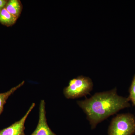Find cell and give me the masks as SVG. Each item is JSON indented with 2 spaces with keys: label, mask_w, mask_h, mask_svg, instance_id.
I'll list each match as a JSON object with an SVG mask.
<instances>
[{
  "label": "cell",
  "mask_w": 135,
  "mask_h": 135,
  "mask_svg": "<svg viewBox=\"0 0 135 135\" xmlns=\"http://www.w3.org/2000/svg\"><path fill=\"white\" fill-rule=\"evenodd\" d=\"M25 83V81L22 83L16 86L13 87L7 92L4 93H0V115L2 113L3 110L4 105L10 96L18 88L22 86Z\"/></svg>",
  "instance_id": "8"
},
{
  "label": "cell",
  "mask_w": 135,
  "mask_h": 135,
  "mask_svg": "<svg viewBox=\"0 0 135 135\" xmlns=\"http://www.w3.org/2000/svg\"><path fill=\"white\" fill-rule=\"evenodd\" d=\"M135 133V117L130 113L118 114L113 118L108 135H133Z\"/></svg>",
  "instance_id": "2"
},
{
  "label": "cell",
  "mask_w": 135,
  "mask_h": 135,
  "mask_svg": "<svg viewBox=\"0 0 135 135\" xmlns=\"http://www.w3.org/2000/svg\"><path fill=\"white\" fill-rule=\"evenodd\" d=\"M8 1L5 0H0V10L5 8Z\"/></svg>",
  "instance_id": "10"
},
{
  "label": "cell",
  "mask_w": 135,
  "mask_h": 135,
  "mask_svg": "<svg viewBox=\"0 0 135 135\" xmlns=\"http://www.w3.org/2000/svg\"><path fill=\"white\" fill-rule=\"evenodd\" d=\"M129 95L128 99L131 101L135 107V74L133 77L132 83L129 89Z\"/></svg>",
  "instance_id": "9"
},
{
  "label": "cell",
  "mask_w": 135,
  "mask_h": 135,
  "mask_svg": "<svg viewBox=\"0 0 135 135\" xmlns=\"http://www.w3.org/2000/svg\"><path fill=\"white\" fill-rule=\"evenodd\" d=\"M33 103L25 114L24 116L18 121L16 122L9 127L0 130V135H26L24 131L25 124L28 115L35 106Z\"/></svg>",
  "instance_id": "5"
},
{
  "label": "cell",
  "mask_w": 135,
  "mask_h": 135,
  "mask_svg": "<svg viewBox=\"0 0 135 135\" xmlns=\"http://www.w3.org/2000/svg\"><path fill=\"white\" fill-rule=\"evenodd\" d=\"M93 87L91 79L80 75L71 80L68 86L64 89L63 93L67 99H75L90 94Z\"/></svg>",
  "instance_id": "3"
},
{
  "label": "cell",
  "mask_w": 135,
  "mask_h": 135,
  "mask_svg": "<svg viewBox=\"0 0 135 135\" xmlns=\"http://www.w3.org/2000/svg\"><path fill=\"white\" fill-rule=\"evenodd\" d=\"M17 19L16 17L11 14L3 8L0 10V23L7 26H11L15 24Z\"/></svg>",
  "instance_id": "7"
},
{
  "label": "cell",
  "mask_w": 135,
  "mask_h": 135,
  "mask_svg": "<svg viewBox=\"0 0 135 135\" xmlns=\"http://www.w3.org/2000/svg\"><path fill=\"white\" fill-rule=\"evenodd\" d=\"M5 9L17 18L20 16L22 7L21 3L18 0H10L7 3Z\"/></svg>",
  "instance_id": "6"
},
{
  "label": "cell",
  "mask_w": 135,
  "mask_h": 135,
  "mask_svg": "<svg viewBox=\"0 0 135 135\" xmlns=\"http://www.w3.org/2000/svg\"><path fill=\"white\" fill-rule=\"evenodd\" d=\"M128 98L118 95L115 88L107 92L95 93L90 98L77 101L87 116L92 129L119 111L130 107Z\"/></svg>",
  "instance_id": "1"
},
{
  "label": "cell",
  "mask_w": 135,
  "mask_h": 135,
  "mask_svg": "<svg viewBox=\"0 0 135 135\" xmlns=\"http://www.w3.org/2000/svg\"><path fill=\"white\" fill-rule=\"evenodd\" d=\"M38 123L36 129L31 135H56L53 133L47 123L46 103L41 100L39 106Z\"/></svg>",
  "instance_id": "4"
}]
</instances>
